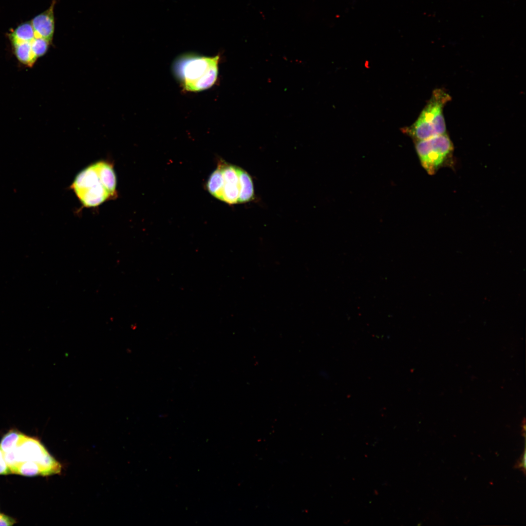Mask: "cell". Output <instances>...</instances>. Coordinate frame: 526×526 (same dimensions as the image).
Wrapping results in <instances>:
<instances>
[{
  "label": "cell",
  "instance_id": "obj_1",
  "mask_svg": "<svg viewBox=\"0 0 526 526\" xmlns=\"http://www.w3.org/2000/svg\"><path fill=\"white\" fill-rule=\"evenodd\" d=\"M116 185L112 165L100 161L80 171L75 177L72 188L85 207H94L114 195Z\"/></svg>",
  "mask_w": 526,
  "mask_h": 526
},
{
  "label": "cell",
  "instance_id": "obj_2",
  "mask_svg": "<svg viewBox=\"0 0 526 526\" xmlns=\"http://www.w3.org/2000/svg\"><path fill=\"white\" fill-rule=\"evenodd\" d=\"M219 60V56L184 54L175 59L172 70L184 90L200 92L210 88L216 81Z\"/></svg>",
  "mask_w": 526,
  "mask_h": 526
},
{
  "label": "cell",
  "instance_id": "obj_3",
  "mask_svg": "<svg viewBox=\"0 0 526 526\" xmlns=\"http://www.w3.org/2000/svg\"><path fill=\"white\" fill-rule=\"evenodd\" d=\"M3 454L12 473H16L19 465L26 461L38 463L42 476L57 474L61 470V465L50 454L38 439L22 433L16 447Z\"/></svg>",
  "mask_w": 526,
  "mask_h": 526
},
{
  "label": "cell",
  "instance_id": "obj_4",
  "mask_svg": "<svg viewBox=\"0 0 526 526\" xmlns=\"http://www.w3.org/2000/svg\"><path fill=\"white\" fill-rule=\"evenodd\" d=\"M450 100L451 96L444 90H434L417 120L405 132L416 141L446 133L443 108Z\"/></svg>",
  "mask_w": 526,
  "mask_h": 526
},
{
  "label": "cell",
  "instance_id": "obj_5",
  "mask_svg": "<svg viewBox=\"0 0 526 526\" xmlns=\"http://www.w3.org/2000/svg\"><path fill=\"white\" fill-rule=\"evenodd\" d=\"M415 149L422 166L430 174L452 163L454 147L447 133L417 141Z\"/></svg>",
  "mask_w": 526,
  "mask_h": 526
},
{
  "label": "cell",
  "instance_id": "obj_6",
  "mask_svg": "<svg viewBox=\"0 0 526 526\" xmlns=\"http://www.w3.org/2000/svg\"><path fill=\"white\" fill-rule=\"evenodd\" d=\"M219 165L224 181L221 200L229 204L238 203L240 192L238 167L225 163Z\"/></svg>",
  "mask_w": 526,
  "mask_h": 526
},
{
  "label": "cell",
  "instance_id": "obj_7",
  "mask_svg": "<svg viewBox=\"0 0 526 526\" xmlns=\"http://www.w3.org/2000/svg\"><path fill=\"white\" fill-rule=\"evenodd\" d=\"M56 0H53L45 11L35 17L30 21L37 37L43 38L50 42L52 40L55 31L54 9Z\"/></svg>",
  "mask_w": 526,
  "mask_h": 526
},
{
  "label": "cell",
  "instance_id": "obj_8",
  "mask_svg": "<svg viewBox=\"0 0 526 526\" xmlns=\"http://www.w3.org/2000/svg\"><path fill=\"white\" fill-rule=\"evenodd\" d=\"M240 192L238 203L247 202L253 198L254 188L252 179L245 171L238 168Z\"/></svg>",
  "mask_w": 526,
  "mask_h": 526
},
{
  "label": "cell",
  "instance_id": "obj_9",
  "mask_svg": "<svg viewBox=\"0 0 526 526\" xmlns=\"http://www.w3.org/2000/svg\"><path fill=\"white\" fill-rule=\"evenodd\" d=\"M31 42H12L18 59L22 63L28 66H32L37 59L33 52Z\"/></svg>",
  "mask_w": 526,
  "mask_h": 526
},
{
  "label": "cell",
  "instance_id": "obj_10",
  "mask_svg": "<svg viewBox=\"0 0 526 526\" xmlns=\"http://www.w3.org/2000/svg\"><path fill=\"white\" fill-rule=\"evenodd\" d=\"M9 36L12 43L21 41L31 42L36 37L31 21L20 24Z\"/></svg>",
  "mask_w": 526,
  "mask_h": 526
},
{
  "label": "cell",
  "instance_id": "obj_11",
  "mask_svg": "<svg viewBox=\"0 0 526 526\" xmlns=\"http://www.w3.org/2000/svg\"><path fill=\"white\" fill-rule=\"evenodd\" d=\"M224 177L220 166L211 173L207 182V188L209 193L221 200L224 186Z\"/></svg>",
  "mask_w": 526,
  "mask_h": 526
},
{
  "label": "cell",
  "instance_id": "obj_12",
  "mask_svg": "<svg viewBox=\"0 0 526 526\" xmlns=\"http://www.w3.org/2000/svg\"><path fill=\"white\" fill-rule=\"evenodd\" d=\"M21 433L16 430H11L3 436L0 442V448L3 453L9 451L16 447Z\"/></svg>",
  "mask_w": 526,
  "mask_h": 526
},
{
  "label": "cell",
  "instance_id": "obj_13",
  "mask_svg": "<svg viewBox=\"0 0 526 526\" xmlns=\"http://www.w3.org/2000/svg\"><path fill=\"white\" fill-rule=\"evenodd\" d=\"M16 474L26 476L42 475V470L38 463L33 461H26L19 465Z\"/></svg>",
  "mask_w": 526,
  "mask_h": 526
},
{
  "label": "cell",
  "instance_id": "obj_14",
  "mask_svg": "<svg viewBox=\"0 0 526 526\" xmlns=\"http://www.w3.org/2000/svg\"><path fill=\"white\" fill-rule=\"evenodd\" d=\"M50 43L47 39L37 36L31 42L33 52L37 58L46 53Z\"/></svg>",
  "mask_w": 526,
  "mask_h": 526
},
{
  "label": "cell",
  "instance_id": "obj_15",
  "mask_svg": "<svg viewBox=\"0 0 526 526\" xmlns=\"http://www.w3.org/2000/svg\"><path fill=\"white\" fill-rule=\"evenodd\" d=\"M12 473L7 465L4 457L3 452L0 448V475H7Z\"/></svg>",
  "mask_w": 526,
  "mask_h": 526
},
{
  "label": "cell",
  "instance_id": "obj_16",
  "mask_svg": "<svg viewBox=\"0 0 526 526\" xmlns=\"http://www.w3.org/2000/svg\"><path fill=\"white\" fill-rule=\"evenodd\" d=\"M16 523L13 518L0 513V526H12Z\"/></svg>",
  "mask_w": 526,
  "mask_h": 526
},
{
  "label": "cell",
  "instance_id": "obj_17",
  "mask_svg": "<svg viewBox=\"0 0 526 526\" xmlns=\"http://www.w3.org/2000/svg\"><path fill=\"white\" fill-rule=\"evenodd\" d=\"M518 467L519 468L522 469V470L523 469L524 471V472L525 471V469H526V451H525V450L524 451L523 454L522 455V456L521 457L520 460L519 461V464H518Z\"/></svg>",
  "mask_w": 526,
  "mask_h": 526
}]
</instances>
